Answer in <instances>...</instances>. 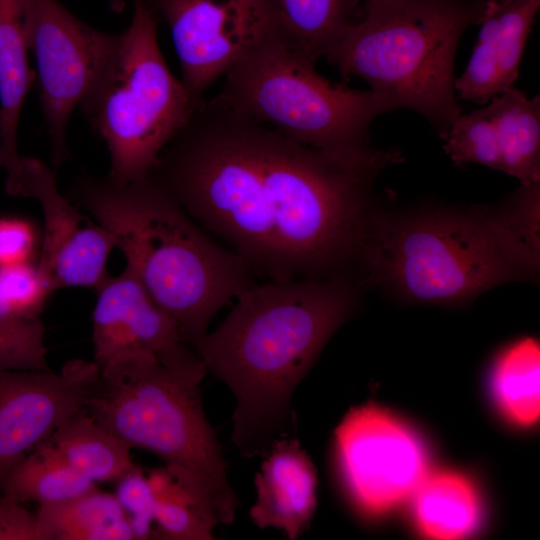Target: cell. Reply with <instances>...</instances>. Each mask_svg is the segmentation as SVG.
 <instances>
[{"label":"cell","instance_id":"6da1fadb","mask_svg":"<svg viewBox=\"0 0 540 540\" xmlns=\"http://www.w3.org/2000/svg\"><path fill=\"white\" fill-rule=\"evenodd\" d=\"M388 150L337 154L204 102L152 177L270 280L318 278L357 258Z\"/></svg>","mask_w":540,"mask_h":540},{"label":"cell","instance_id":"7a4b0ae2","mask_svg":"<svg viewBox=\"0 0 540 540\" xmlns=\"http://www.w3.org/2000/svg\"><path fill=\"white\" fill-rule=\"evenodd\" d=\"M236 301L196 351L235 397L234 445L255 457L293 429V392L351 314L356 292L342 278H295L253 284Z\"/></svg>","mask_w":540,"mask_h":540},{"label":"cell","instance_id":"3957f363","mask_svg":"<svg viewBox=\"0 0 540 540\" xmlns=\"http://www.w3.org/2000/svg\"><path fill=\"white\" fill-rule=\"evenodd\" d=\"M69 199L111 233L125 268L195 349L219 310L253 285L248 264L209 238L152 177L117 183L83 175Z\"/></svg>","mask_w":540,"mask_h":540},{"label":"cell","instance_id":"277c9868","mask_svg":"<svg viewBox=\"0 0 540 540\" xmlns=\"http://www.w3.org/2000/svg\"><path fill=\"white\" fill-rule=\"evenodd\" d=\"M540 256L503 207L371 214L359 253L374 284L412 302H465L534 277Z\"/></svg>","mask_w":540,"mask_h":540},{"label":"cell","instance_id":"5b68a950","mask_svg":"<svg viewBox=\"0 0 540 540\" xmlns=\"http://www.w3.org/2000/svg\"><path fill=\"white\" fill-rule=\"evenodd\" d=\"M206 372L169 368L146 355H120L99 369L84 410L132 449L158 456L218 525H228L238 499L203 409L200 384Z\"/></svg>","mask_w":540,"mask_h":540},{"label":"cell","instance_id":"8992f818","mask_svg":"<svg viewBox=\"0 0 540 540\" xmlns=\"http://www.w3.org/2000/svg\"><path fill=\"white\" fill-rule=\"evenodd\" d=\"M486 0H365L359 18L325 59L343 77L364 80L397 109L421 115L442 139L462 113L455 57L479 24Z\"/></svg>","mask_w":540,"mask_h":540},{"label":"cell","instance_id":"52a82bcc","mask_svg":"<svg viewBox=\"0 0 540 540\" xmlns=\"http://www.w3.org/2000/svg\"><path fill=\"white\" fill-rule=\"evenodd\" d=\"M129 26L115 44L79 104L110 156L108 178L147 179L177 133L204 103L171 72L161 51L157 18L135 2Z\"/></svg>","mask_w":540,"mask_h":540},{"label":"cell","instance_id":"ba28073f","mask_svg":"<svg viewBox=\"0 0 540 540\" xmlns=\"http://www.w3.org/2000/svg\"><path fill=\"white\" fill-rule=\"evenodd\" d=\"M283 34L253 49L226 74L211 100L309 147L337 154L372 148L370 127L394 111L382 96L336 84Z\"/></svg>","mask_w":540,"mask_h":540},{"label":"cell","instance_id":"9c48e42d","mask_svg":"<svg viewBox=\"0 0 540 540\" xmlns=\"http://www.w3.org/2000/svg\"><path fill=\"white\" fill-rule=\"evenodd\" d=\"M116 40L81 21L58 0H31L29 49L55 169L70 157L67 128Z\"/></svg>","mask_w":540,"mask_h":540},{"label":"cell","instance_id":"30bf717a","mask_svg":"<svg viewBox=\"0 0 540 540\" xmlns=\"http://www.w3.org/2000/svg\"><path fill=\"white\" fill-rule=\"evenodd\" d=\"M334 444L343 487L367 515L387 512L411 497L427 474L420 439L376 406L351 409L336 428Z\"/></svg>","mask_w":540,"mask_h":540},{"label":"cell","instance_id":"8fae6325","mask_svg":"<svg viewBox=\"0 0 540 540\" xmlns=\"http://www.w3.org/2000/svg\"><path fill=\"white\" fill-rule=\"evenodd\" d=\"M171 33L189 91H204L268 39L282 34L270 0H143Z\"/></svg>","mask_w":540,"mask_h":540},{"label":"cell","instance_id":"7c38bea8","mask_svg":"<svg viewBox=\"0 0 540 540\" xmlns=\"http://www.w3.org/2000/svg\"><path fill=\"white\" fill-rule=\"evenodd\" d=\"M5 188L10 195L40 204L44 234L36 267L52 293L64 287L96 291L110 277L106 264L116 247L114 237L60 192L55 171L37 158L21 156L16 171L6 177Z\"/></svg>","mask_w":540,"mask_h":540},{"label":"cell","instance_id":"4fadbf2b","mask_svg":"<svg viewBox=\"0 0 540 540\" xmlns=\"http://www.w3.org/2000/svg\"><path fill=\"white\" fill-rule=\"evenodd\" d=\"M99 375L92 361H67L59 372L0 369V482L66 420L85 408Z\"/></svg>","mask_w":540,"mask_h":540},{"label":"cell","instance_id":"5bb4252c","mask_svg":"<svg viewBox=\"0 0 540 540\" xmlns=\"http://www.w3.org/2000/svg\"><path fill=\"white\" fill-rule=\"evenodd\" d=\"M92 315L93 361L98 368L123 354L147 355L180 370L205 368L178 324L126 269L97 290Z\"/></svg>","mask_w":540,"mask_h":540},{"label":"cell","instance_id":"9a60e30c","mask_svg":"<svg viewBox=\"0 0 540 540\" xmlns=\"http://www.w3.org/2000/svg\"><path fill=\"white\" fill-rule=\"evenodd\" d=\"M540 0H486L476 45L456 77L458 99L485 105L519 77Z\"/></svg>","mask_w":540,"mask_h":540},{"label":"cell","instance_id":"2e32d148","mask_svg":"<svg viewBox=\"0 0 540 540\" xmlns=\"http://www.w3.org/2000/svg\"><path fill=\"white\" fill-rule=\"evenodd\" d=\"M256 473V500L249 510L261 529L275 528L297 539L309 527L316 508L315 467L295 438L276 439Z\"/></svg>","mask_w":540,"mask_h":540},{"label":"cell","instance_id":"e0dca14e","mask_svg":"<svg viewBox=\"0 0 540 540\" xmlns=\"http://www.w3.org/2000/svg\"><path fill=\"white\" fill-rule=\"evenodd\" d=\"M31 0H0V150L7 175L20 162L17 132L24 100L35 75L28 60Z\"/></svg>","mask_w":540,"mask_h":540},{"label":"cell","instance_id":"ac0fdd59","mask_svg":"<svg viewBox=\"0 0 540 540\" xmlns=\"http://www.w3.org/2000/svg\"><path fill=\"white\" fill-rule=\"evenodd\" d=\"M411 497L416 524L429 538H465L479 525L478 494L472 483L460 474L427 473Z\"/></svg>","mask_w":540,"mask_h":540},{"label":"cell","instance_id":"d6986e66","mask_svg":"<svg viewBox=\"0 0 540 540\" xmlns=\"http://www.w3.org/2000/svg\"><path fill=\"white\" fill-rule=\"evenodd\" d=\"M488 104L497 125L501 172L520 184L540 181V96L528 97L512 86Z\"/></svg>","mask_w":540,"mask_h":540},{"label":"cell","instance_id":"ffe728a7","mask_svg":"<svg viewBox=\"0 0 540 540\" xmlns=\"http://www.w3.org/2000/svg\"><path fill=\"white\" fill-rule=\"evenodd\" d=\"M47 440L74 470L94 483L117 481L135 466L132 448L84 409L61 424Z\"/></svg>","mask_w":540,"mask_h":540},{"label":"cell","instance_id":"44dd1931","mask_svg":"<svg viewBox=\"0 0 540 540\" xmlns=\"http://www.w3.org/2000/svg\"><path fill=\"white\" fill-rule=\"evenodd\" d=\"M47 540H130L133 527L116 496L97 487L57 505L39 506Z\"/></svg>","mask_w":540,"mask_h":540},{"label":"cell","instance_id":"7402d4cb","mask_svg":"<svg viewBox=\"0 0 540 540\" xmlns=\"http://www.w3.org/2000/svg\"><path fill=\"white\" fill-rule=\"evenodd\" d=\"M96 483L74 470L45 440L16 463L0 482V492L25 504L57 505L93 488Z\"/></svg>","mask_w":540,"mask_h":540},{"label":"cell","instance_id":"603a6c76","mask_svg":"<svg viewBox=\"0 0 540 540\" xmlns=\"http://www.w3.org/2000/svg\"><path fill=\"white\" fill-rule=\"evenodd\" d=\"M284 37L314 63L360 16L364 0H270Z\"/></svg>","mask_w":540,"mask_h":540},{"label":"cell","instance_id":"cb8c5ba5","mask_svg":"<svg viewBox=\"0 0 540 540\" xmlns=\"http://www.w3.org/2000/svg\"><path fill=\"white\" fill-rule=\"evenodd\" d=\"M497 405L514 423L535 424L540 415V349L533 338L508 346L497 358L491 377Z\"/></svg>","mask_w":540,"mask_h":540},{"label":"cell","instance_id":"d4e9b609","mask_svg":"<svg viewBox=\"0 0 540 540\" xmlns=\"http://www.w3.org/2000/svg\"><path fill=\"white\" fill-rule=\"evenodd\" d=\"M147 479L155 501V535L172 540L214 539L216 521L165 467L150 470Z\"/></svg>","mask_w":540,"mask_h":540},{"label":"cell","instance_id":"484cf974","mask_svg":"<svg viewBox=\"0 0 540 540\" xmlns=\"http://www.w3.org/2000/svg\"><path fill=\"white\" fill-rule=\"evenodd\" d=\"M442 140L444 151L455 165L473 163L501 171L497 125L488 103L461 113Z\"/></svg>","mask_w":540,"mask_h":540},{"label":"cell","instance_id":"4316f807","mask_svg":"<svg viewBox=\"0 0 540 540\" xmlns=\"http://www.w3.org/2000/svg\"><path fill=\"white\" fill-rule=\"evenodd\" d=\"M47 354L40 317L17 312L0 297V369L50 370Z\"/></svg>","mask_w":540,"mask_h":540},{"label":"cell","instance_id":"83f0119b","mask_svg":"<svg viewBox=\"0 0 540 540\" xmlns=\"http://www.w3.org/2000/svg\"><path fill=\"white\" fill-rule=\"evenodd\" d=\"M52 292L28 262L0 266V297L14 310L39 316Z\"/></svg>","mask_w":540,"mask_h":540},{"label":"cell","instance_id":"f1b7e54d","mask_svg":"<svg viewBox=\"0 0 540 540\" xmlns=\"http://www.w3.org/2000/svg\"><path fill=\"white\" fill-rule=\"evenodd\" d=\"M115 496L127 515L136 539H148L155 535L154 495L141 468L134 466L117 481Z\"/></svg>","mask_w":540,"mask_h":540},{"label":"cell","instance_id":"f546056e","mask_svg":"<svg viewBox=\"0 0 540 540\" xmlns=\"http://www.w3.org/2000/svg\"><path fill=\"white\" fill-rule=\"evenodd\" d=\"M0 540H47L36 513L0 492Z\"/></svg>","mask_w":540,"mask_h":540},{"label":"cell","instance_id":"4dcf8cb0","mask_svg":"<svg viewBox=\"0 0 540 540\" xmlns=\"http://www.w3.org/2000/svg\"><path fill=\"white\" fill-rule=\"evenodd\" d=\"M35 245L31 225L19 219H0V266L28 262Z\"/></svg>","mask_w":540,"mask_h":540},{"label":"cell","instance_id":"1f68e13d","mask_svg":"<svg viewBox=\"0 0 540 540\" xmlns=\"http://www.w3.org/2000/svg\"><path fill=\"white\" fill-rule=\"evenodd\" d=\"M143 0H110V6L114 11L120 12L124 9V7L128 3L134 4L135 2H139Z\"/></svg>","mask_w":540,"mask_h":540},{"label":"cell","instance_id":"d6a6232c","mask_svg":"<svg viewBox=\"0 0 540 540\" xmlns=\"http://www.w3.org/2000/svg\"><path fill=\"white\" fill-rule=\"evenodd\" d=\"M1 131H2V117H1V111H0V138H1Z\"/></svg>","mask_w":540,"mask_h":540},{"label":"cell","instance_id":"836d02e7","mask_svg":"<svg viewBox=\"0 0 540 540\" xmlns=\"http://www.w3.org/2000/svg\"><path fill=\"white\" fill-rule=\"evenodd\" d=\"M2 160H3V158H2V152H1V150H0V166H2Z\"/></svg>","mask_w":540,"mask_h":540},{"label":"cell","instance_id":"e575fe53","mask_svg":"<svg viewBox=\"0 0 540 540\" xmlns=\"http://www.w3.org/2000/svg\"><path fill=\"white\" fill-rule=\"evenodd\" d=\"M365 1V0H364Z\"/></svg>","mask_w":540,"mask_h":540}]
</instances>
